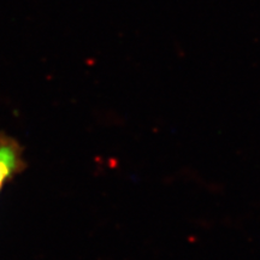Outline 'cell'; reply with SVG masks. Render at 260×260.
Wrapping results in <instances>:
<instances>
[{
	"mask_svg": "<svg viewBox=\"0 0 260 260\" xmlns=\"http://www.w3.org/2000/svg\"><path fill=\"white\" fill-rule=\"evenodd\" d=\"M24 168L22 146L15 138L0 133V191L9 181L23 171Z\"/></svg>",
	"mask_w": 260,
	"mask_h": 260,
	"instance_id": "1",
	"label": "cell"
}]
</instances>
